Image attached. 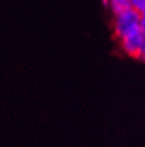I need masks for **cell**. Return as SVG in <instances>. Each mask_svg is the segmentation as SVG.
<instances>
[{
	"label": "cell",
	"mask_w": 145,
	"mask_h": 147,
	"mask_svg": "<svg viewBox=\"0 0 145 147\" xmlns=\"http://www.w3.org/2000/svg\"><path fill=\"white\" fill-rule=\"evenodd\" d=\"M141 16L138 12L134 9H128V11L122 12L120 15L115 16V22H113V32L117 39H122L125 35L130 34L132 31L140 28V20Z\"/></svg>",
	"instance_id": "6da1fadb"
},
{
	"label": "cell",
	"mask_w": 145,
	"mask_h": 147,
	"mask_svg": "<svg viewBox=\"0 0 145 147\" xmlns=\"http://www.w3.org/2000/svg\"><path fill=\"white\" fill-rule=\"evenodd\" d=\"M121 40V47L126 55L142 60L145 55V30L137 28L125 35Z\"/></svg>",
	"instance_id": "7a4b0ae2"
},
{
	"label": "cell",
	"mask_w": 145,
	"mask_h": 147,
	"mask_svg": "<svg viewBox=\"0 0 145 147\" xmlns=\"http://www.w3.org/2000/svg\"><path fill=\"white\" fill-rule=\"evenodd\" d=\"M109 8L116 16L130 9V3L129 0H109Z\"/></svg>",
	"instance_id": "3957f363"
},
{
	"label": "cell",
	"mask_w": 145,
	"mask_h": 147,
	"mask_svg": "<svg viewBox=\"0 0 145 147\" xmlns=\"http://www.w3.org/2000/svg\"><path fill=\"white\" fill-rule=\"evenodd\" d=\"M130 8L138 12L140 15H145V0H129Z\"/></svg>",
	"instance_id": "277c9868"
},
{
	"label": "cell",
	"mask_w": 145,
	"mask_h": 147,
	"mask_svg": "<svg viewBox=\"0 0 145 147\" xmlns=\"http://www.w3.org/2000/svg\"><path fill=\"white\" fill-rule=\"evenodd\" d=\"M104 8H109V0H101Z\"/></svg>",
	"instance_id": "5b68a950"
}]
</instances>
